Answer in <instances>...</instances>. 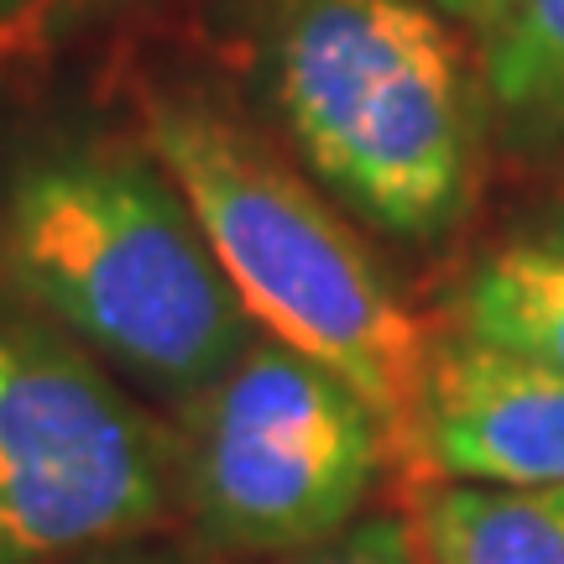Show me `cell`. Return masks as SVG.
I'll use <instances>...</instances> for the list:
<instances>
[{
  "label": "cell",
  "instance_id": "obj_1",
  "mask_svg": "<svg viewBox=\"0 0 564 564\" xmlns=\"http://www.w3.org/2000/svg\"><path fill=\"white\" fill-rule=\"evenodd\" d=\"M0 288L137 382L199 398L251 350V314L162 162L53 141L0 183Z\"/></svg>",
  "mask_w": 564,
  "mask_h": 564
},
{
  "label": "cell",
  "instance_id": "obj_2",
  "mask_svg": "<svg viewBox=\"0 0 564 564\" xmlns=\"http://www.w3.org/2000/svg\"><path fill=\"white\" fill-rule=\"evenodd\" d=\"M147 147L188 199L251 324L345 377L403 440L429 335L377 257L204 100L147 105Z\"/></svg>",
  "mask_w": 564,
  "mask_h": 564
},
{
  "label": "cell",
  "instance_id": "obj_3",
  "mask_svg": "<svg viewBox=\"0 0 564 564\" xmlns=\"http://www.w3.org/2000/svg\"><path fill=\"white\" fill-rule=\"evenodd\" d=\"M282 121L335 194L392 236H440L476 183L460 58L419 0H308L278 37Z\"/></svg>",
  "mask_w": 564,
  "mask_h": 564
},
{
  "label": "cell",
  "instance_id": "obj_4",
  "mask_svg": "<svg viewBox=\"0 0 564 564\" xmlns=\"http://www.w3.org/2000/svg\"><path fill=\"white\" fill-rule=\"evenodd\" d=\"M178 440L95 350L0 299V564H63L167 518Z\"/></svg>",
  "mask_w": 564,
  "mask_h": 564
},
{
  "label": "cell",
  "instance_id": "obj_5",
  "mask_svg": "<svg viewBox=\"0 0 564 564\" xmlns=\"http://www.w3.org/2000/svg\"><path fill=\"white\" fill-rule=\"evenodd\" d=\"M398 429L329 366L278 340L188 398L178 481L204 539L236 554H299L361 523Z\"/></svg>",
  "mask_w": 564,
  "mask_h": 564
},
{
  "label": "cell",
  "instance_id": "obj_6",
  "mask_svg": "<svg viewBox=\"0 0 564 564\" xmlns=\"http://www.w3.org/2000/svg\"><path fill=\"white\" fill-rule=\"evenodd\" d=\"M403 444L423 481L564 486V377L449 329L429 345Z\"/></svg>",
  "mask_w": 564,
  "mask_h": 564
},
{
  "label": "cell",
  "instance_id": "obj_7",
  "mask_svg": "<svg viewBox=\"0 0 564 564\" xmlns=\"http://www.w3.org/2000/svg\"><path fill=\"white\" fill-rule=\"evenodd\" d=\"M423 564H564V486L419 481Z\"/></svg>",
  "mask_w": 564,
  "mask_h": 564
},
{
  "label": "cell",
  "instance_id": "obj_8",
  "mask_svg": "<svg viewBox=\"0 0 564 564\" xmlns=\"http://www.w3.org/2000/svg\"><path fill=\"white\" fill-rule=\"evenodd\" d=\"M455 335L564 377V257L518 241L481 262L460 288Z\"/></svg>",
  "mask_w": 564,
  "mask_h": 564
},
{
  "label": "cell",
  "instance_id": "obj_9",
  "mask_svg": "<svg viewBox=\"0 0 564 564\" xmlns=\"http://www.w3.org/2000/svg\"><path fill=\"white\" fill-rule=\"evenodd\" d=\"M486 95L523 141H564V0H507L491 17Z\"/></svg>",
  "mask_w": 564,
  "mask_h": 564
},
{
  "label": "cell",
  "instance_id": "obj_10",
  "mask_svg": "<svg viewBox=\"0 0 564 564\" xmlns=\"http://www.w3.org/2000/svg\"><path fill=\"white\" fill-rule=\"evenodd\" d=\"M282 564H423V554L413 518L377 512V518H361V523H350L345 533L324 539V544L288 554Z\"/></svg>",
  "mask_w": 564,
  "mask_h": 564
},
{
  "label": "cell",
  "instance_id": "obj_11",
  "mask_svg": "<svg viewBox=\"0 0 564 564\" xmlns=\"http://www.w3.org/2000/svg\"><path fill=\"white\" fill-rule=\"evenodd\" d=\"M528 246H544V251H554V257H564V199L549 209L544 220L528 230Z\"/></svg>",
  "mask_w": 564,
  "mask_h": 564
},
{
  "label": "cell",
  "instance_id": "obj_12",
  "mask_svg": "<svg viewBox=\"0 0 564 564\" xmlns=\"http://www.w3.org/2000/svg\"><path fill=\"white\" fill-rule=\"evenodd\" d=\"M434 6H444V11H455V17H497L507 0H434Z\"/></svg>",
  "mask_w": 564,
  "mask_h": 564
},
{
  "label": "cell",
  "instance_id": "obj_13",
  "mask_svg": "<svg viewBox=\"0 0 564 564\" xmlns=\"http://www.w3.org/2000/svg\"><path fill=\"white\" fill-rule=\"evenodd\" d=\"M37 6H47V0H0V26H6V21H21V17H32Z\"/></svg>",
  "mask_w": 564,
  "mask_h": 564
},
{
  "label": "cell",
  "instance_id": "obj_14",
  "mask_svg": "<svg viewBox=\"0 0 564 564\" xmlns=\"http://www.w3.org/2000/svg\"><path fill=\"white\" fill-rule=\"evenodd\" d=\"M116 564H158V560H116Z\"/></svg>",
  "mask_w": 564,
  "mask_h": 564
}]
</instances>
